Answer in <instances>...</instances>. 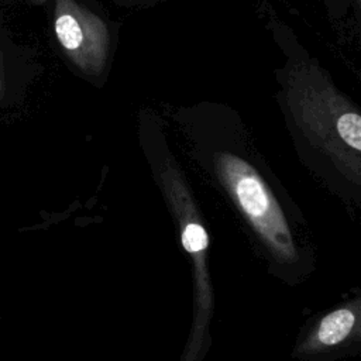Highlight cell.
<instances>
[{"mask_svg": "<svg viewBox=\"0 0 361 361\" xmlns=\"http://www.w3.org/2000/svg\"><path fill=\"white\" fill-rule=\"evenodd\" d=\"M288 102L296 123L340 169L360 180L361 116L317 69L290 75Z\"/></svg>", "mask_w": 361, "mask_h": 361, "instance_id": "cell-1", "label": "cell"}, {"mask_svg": "<svg viewBox=\"0 0 361 361\" xmlns=\"http://www.w3.org/2000/svg\"><path fill=\"white\" fill-rule=\"evenodd\" d=\"M217 173L235 204L274 254L282 259H293L296 252L286 219L262 176L233 154H221L217 158Z\"/></svg>", "mask_w": 361, "mask_h": 361, "instance_id": "cell-2", "label": "cell"}, {"mask_svg": "<svg viewBox=\"0 0 361 361\" xmlns=\"http://www.w3.org/2000/svg\"><path fill=\"white\" fill-rule=\"evenodd\" d=\"M54 30L58 42L78 68L90 75L103 71L110 34L100 17L75 0H56Z\"/></svg>", "mask_w": 361, "mask_h": 361, "instance_id": "cell-3", "label": "cell"}, {"mask_svg": "<svg viewBox=\"0 0 361 361\" xmlns=\"http://www.w3.org/2000/svg\"><path fill=\"white\" fill-rule=\"evenodd\" d=\"M161 179L164 182V188L171 199L178 217L182 226L180 228V241L183 248L195 258L196 264L203 265L204 252L209 245V237L206 228L199 221L196 216L193 202L190 200L189 192L183 183L182 176L178 169L172 165H166L161 172Z\"/></svg>", "mask_w": 361, "mask_h": 361, "instance_id": "cell-4", "label": "cell"}, {"mask_svg": "<svg viewBox=\"0 0 361 361\" xmlns=\"http://www.w3.org/2000/svg\"><path fill=\"white\" fill-rule=\"evenodd\" d=\"M355 326V313L350 307H341L326 314L316 331V338L323 345H336L344 341Z\"/></svg>", "mask_w": 361, "mask_h": 361, "instance_id": "cell-5", "label": "cell"}]
</instances>
